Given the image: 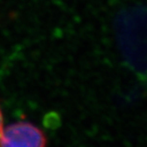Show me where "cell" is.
Segmentation results:
<instances>
[{"label": "cell", "mask_w": 147, "mask_h": 147, "mask_svg": "<svg viewBox=\"0 0 147 147\" xmlns=\"http://www.w3.org/2000/svg\"><path fill=\"white\" fill-rule=\"evenodd\" d=\"M3 117H2V113H1V110H0V137H1V134H2V131H3Z\"/></svg>", "instance_id": "obj_2"}, {"label": "cell", "mask_w": 147, "mask_h": 147, "mask_svg": "<svg viewBox=\"0 0 147 147\" xmlns=\"http://www.w3.org/2000/svg\"><path fill=\"white\" fill-rule=\"evenodd\" d=\"M46 138L42 131L29 122H17L3 128L0 146H44Z\"/></svg>", "instance_id": "obj_1"}]
</instances>
